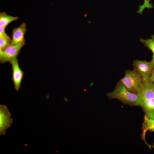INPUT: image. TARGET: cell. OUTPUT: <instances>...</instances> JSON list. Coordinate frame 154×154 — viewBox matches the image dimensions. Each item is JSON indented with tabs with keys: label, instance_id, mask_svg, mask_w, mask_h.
Returning <instances> with one entry per match:
<instances>
[{
	"label": "cell",
	"instance_id": "1",
	"mask_svg": "<svg viewBox=\"0 0 154 154\" xmlns=\"http://www.w3.org/2000/svg\"><path fill=\"white\" fill-rule=\"evenodd\" d=\"M136 94L140 100L141 107L145 114V117L154 118V83L143 80Z\"/></svg>",
	"mask_w": 154,
	"mask_h": 154
},
{
	"label": "cell",
	"instance_id": "2",
	"mask_svg": "<svg viewBox=\"0 0 154 154\" xmlns=\"http://www.w3.org/2000/svg\"><path fill=\"white\" fill-rule=\"evenodd\" d=\"M106 96L109 99H116L125 104L131 106H141L140 100L138 95L130 92L119 81L116 84L114 90L107 93Z\"/></svg>",
	"mask_w": 154,
	"mask_h": 154
},
{
	"label": "cell",
	"instance_id": "3",
	"mask_svg": "<svg viewBox=\"0 0 154 154\" xmlns=\"http://www.w3.org/2000/svg\"><path fill=\"white\" fill-rule=\"evenodd\" d=\"M125 73L124 77L119 81L130 92L136 94L140 85L143 81V79L133 69L132 70H126Z\"/></svg>",
	"mask_w": 154,
	"mask_h": 154
},
{
	"label": "cell",
	"instance_id": "4",
	"mask_svg": "<svg viewBox=\"0 0 154 154\" xmlns=\"http://www.w3.org/2000/svg\"><path fill=\"white\" fill-rule=\"evenodd\" d=\"M133 65V69L141 76L143 80L148 82L149 78L154 67V59L147 62L146 60H134Z\"/></svg>",
	"mask_w": 154,
	"mask_h": 154
},
{
	"label": "cell",
	"instance_id": "5",
	"mask_svg": "<svg viewBox=\"0 0 154 154\" xmlns=\"http://www.w3.org/2000/svg\"><path fill=\"white\" fill-rule=\"evenodd\" d=\"M23 46L22 45H14L11 43L0 52V63H4L9 62L12 64L17 60V56Z\"/></svg>",
	"mask_w": 154,
	"mask_h": 154
},
{
	"label": "cell",
	"instance_id": "6",
	"mask_svg": "<svg viewBox=\"0 0 154 154\" xmlns=\"http://www.w3.org/2000/svg\"><path fill=\"white\" fill-rule=\"evenodd\" d=\"M13 122L11 114L7 107L0 105V135H4L6 130L11 126Z\"/></svg>",
	"mask_w": 154,
	"mask_h": 154
},
{
	"label": "cell",
	"instance_id": "7",
	"mask_svg": "<svg viewBox=\"0 0 154 154\" xmlns=\"http://www.w3.org/2000/svg\"><path fill=\"white\" fill-rule=\"evenodd\" d=\"M26 26L25 23H23L19 27L13 29L11 44L23 46L25 45L24 36L27 30Z\"/></svg>",
	"mask_w": 154,
	"mask_h": 154
},
{
	"label": "cell",
	"instance_id": "8",
	"mask_svg": "<svg viewBox=\"0 0 154 154\" xmlns=\"http://www.w3.org/2000/svg\"><path fill=\"white\" fill-rule=\"evenodd\" d=\"M11 65L13 70L12 80L15 88L18 91L21 87L24 74L19 66L18 60Z\"/></svg>",
	"mask_w": 154,
	"mask_h": 154
},
{
	"label": "cell",
	"instance_id": "9",
	"mask_svg": "<svg viewBox=\"0 0 154 154\" xmlns=\"http://www.w3.org/2000/svg\"><path fill=\"white\" fill-rule=\"evenodd\" d=\"M18 17L8 15L5 12L0 13V26L6 28L11 22L17 20Z\"/></svg>",
	"mask_w": 154,
	"mask_h": 154
},
{
	"label": "cell",
	"instance_id": "10",
	"mask_svg": "<svg viewBox=\"0 0 154 154\" xmlns=\"http://www.w3.org/2000/svg\"><path fill=\"white\" fill-rule=\"evenodd\" d=\"M151 38L146 39L140 38V41L152 51L153 54L152 58L154 59V35L151 36Z\"/></svg>",
	"mask_w": 154,
	"mask_h": 154
},
{
	"label": "cell",
	"instance_id": "11",
	"mask_svg": "<svg viewBox=\"0 0 154 154\" xmlns=\"http://www.w3.org/2000/svg\"><path fill=\"white\" fill-rule=\"evenodd\" d=\"M12 39L7 38H0V52L5 49L11 44Z\"/></svg>",
	"mask_w": 154,
	"mask_h": 154
},
{
	"label": "cell",
	"instance_id": "12",
	"mask_svg": "<svg viewBox=\"0 0 154 154\" xmlns=\"http://www.w3.org/2000/svg\"><path fill=\"white\" fill-rule=\"evenodd\" d=\"M5 27L0 26V38H10L5 32Z\"/></svg>",
	"mask_w": 154,
	"mask_h": 154
},
{
	"label": "cell",
	"instance_id": "13",
	"mask_svg": "<svg viewBox=\"0 0 154 154\" xmlns=\"http://www.w3.org/2000/svg\"><path fill=\"white\" fill-rule=\"evenodd\" d=\"M148 82L150 83H154V67L149 78Z\"/></svg>",
	"mask_w": 154,
	"mask_h": 154
},
{
	"label": "cell",
	"instance_id": "14",
	"mask_svg": "<svg viewBox=\"0 0 154 154\" xmlns=\"http://www.w3.org/2000/svg\"><path fill=\"white\" fill-rule=\"evenodd\" d=\"M150 0H144V2L142 6L144 7H150L151 4L150 3Z\"/></svg>",
	"mask_w": 154,
	"mask_h": 154
},
{
	"label": "cell",
	"instance_id": "15",
	"mask_svg": "<svg viewBox=\"0 0 154 154\" xmlns=\"http://www.w3.org/2000/svg\"><path fill=\"white\" fill-rule=\"evenodd\" d=\"M149 129L148 130H150L151 131H153L154 132V125H152L151 126H150ZM153 147H154V144H153Z\"/></svg>",
	"mask_w": 154,
	"mask_h": 154
},
{
	"label": "cell",
	"instance_id": "16",
	"mask_svg": "<svg viewBox=\"0 0 154 154\" xmlns=\"http://www.w3.org/2000/svg\"><path fill=\"white\" fill-rule=\"evenodd\" d=\"M86 16H87V15L86 14H85V15H84V16L86 17Z\"/></svg>",
	"mask_w": 154,
	"mask_h": 154
}]
</instances>
